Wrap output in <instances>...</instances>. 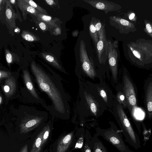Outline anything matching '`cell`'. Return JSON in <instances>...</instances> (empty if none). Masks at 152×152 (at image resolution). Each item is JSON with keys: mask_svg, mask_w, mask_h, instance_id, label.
<instances>
[{"mask_svg": "<svg viewBox=\"0 0 152 152\" xmlns=\"http://www.w3.org/2000/svg\"><path fill=\"white\" fill-rule=\"evenodd\" d=\"M21 76L24 83L23 87H20L19 96L24 101L28 102L39 104L47 111L48 105L41 98L37 89L33 77L28 69L23 68L21 69Z\"/></svg>", "mask_w": 152, "mask_h": 152, "instance_id": "cell-5", "label": "cell"}, {"mask_svg": "<svg viewBox=\"0 0 152 152\" xmlns=\"http://www.w3.org/2000/svg\"><path fill=\"white\" fill-rule=\"evenodd\" d=\"M145 104L149 118L152 117V80L146 84L145 93Z\"/></svg>", "mask_w": 152, "mask_h": 152, "instance_id": "cell-17", "label": "cell"}, {"mask_svg": "<svg viewBox=\"0 0 152 152\" xmlns=\"http://www.w3.org/2000/svg\"><path fill=\"white\" fill-rule=\"evenodd\" d=\"M36 16L38 17L41 20L47 23H50L52 21V17L51 16L41 13L37 14Z\"/></svg>", "mask_w": 152, "mask_h": 152, "instance_id": "cell-31", "label": "cell"}, {"mask_svg": "<svg viewBox=\"0 0 152 152\" xmlns=\"http://www.w3.org/2000/svg\"><path fill=\"white\" fill-rule=\"evenodd\" d=\"M99 39L96 47L98 58L100 64H105L108 56V40L106 34L104 25L99 34Z\"/></svg>", "mask_w": 152, "mask_h": 152, "instance_id": "cell-12", "label": "cell"}, {"mask_svg": "<svg viewBox=\"0 0 152 152\" xmlns=\"http://www.w3.org/2000/svg\"><path fill=\"white\" fill-rule=\"evenodd\" d=\"M6 8L5 15L6 20L11 28L15 27V20L17 15L12 6L8 0H5Z\"/></svg>", "mask_w": 152, "mask_h": 152, "instance_id": "cell-18", "label": "cell"}, {"mask_svg": "<svg viewBox=\"0 0 152 152\" xmlns=\"http://www.w3.org/2000/svg\"><path fill=\"white\" fill-rule=\"evenodd\" d=\"M40 28L43 31H45L46 29V24L43 22H40L39 24Z\"/></svg>", "mask_w": 152, "mask_h": 152, "instance_id": "cell-34", "label": "cell"}, {"mask_svg": "<svg viewBox=\"0 0 152 152\" xmlns=\"http://www.w3.org/2000/svg\"><path fill=\"white\" fill-rule=\"evenodd\" d=\"M20 31V29H19V28H18V27H17V28H16V29H15V32H18V33H19H19L20 31Z\"/></svg>", "mask_w": 152, "mask_h": 152, "instance_id": "cell-40", "label": "cell"}, {"mask_svg": "<svg viewBox=\"0 0 152 152\" xmlns=\"http://www.w3.org/2000/svg\"><path fill=\"white\" fill-rule=\"evenodd\" d=\"M44 152H48L47 150H45Z\"/></svg>", "mask_w": 152, "mask_h": 152, "instance_id": "cell-41", "label": "cell"}, {"mask_svg": "<svg viewBox=\"0 0 152 152\" xmlns=\"http://www.w3.org/2000/svg\"><path fill=\"white\" fill-rule=\"evenodd\" d=\"M98 93L105 102L107 108H111L113 105L115 95L103 79L99 83H94Z\"/></svg>", "mask_w": 152, "mask_h": 152, "instance_id": "cell-14", "label": "cell"}, {"mask_svg": "<svg viewBox=\"0 0 152 152\" xmlns=\"http://www.w3.org/2000/svg\"><path fill=\"white\" fill-rule=\"evenodd\" d=\"M85 45L84 42L81 40L79 47L81 69L76 74L79 80H83V78L88 77L94 80L96 78H99V76L95 69L94 63L88 58Z\"/></svg>", "mask_w": 152, "mask_h": 152, "instance_id": "cell-7", "label": "cell"}, {"mask_svg": "<svg viewBox=\"0 0 152 152\" xmlns=\"http://www.w3.org/2000/svg\"><path fill=\"white\" fill-rule=\"evenodd\" d=\"M107 58L112 73L113 82L116 83L118 81V53L115 45L109 40Z\"/></svg>", "mask_w": 152, "mask_h": 152, "instance_id": "cell-13", "label": "cell"}, {"mask_svg": "<svg viewBox=\"0 0 152 152\" xmlns=\"http://www.w3.org/2000/svg\"><path fill=\"white\" fill-rule=\"evenodd\" d=\"M13 72L8 70L1 69L0 70V80L9 77L11 76Z\"/></svg>", "mask_w": 152, "mask_h": 152, "instance_id": "cell-30", "label": "cell"}, {"mask_svg": "<svg viewBox=\"0 0 152 152\" xmlns=\"http://www.w3.org/2000/svg\"><path fill=\"white\" fill-rule=\"evenodd\" d=\"M92 137L90 132L86 129L85 142L80 150L82 152H93L91 146Z\"/></svg>", "mask_w": 152, "mask_h": 152, "instance_id": "cell-25", "label": "cell"}, {"mask_svg": "<svg viewBox=\"0 0 152 152\" xmlns=\"http://www.w3.org/2000/svg\"><path fill=\"white\" fill-rule=\"evenodd\" d=\"M76 130L65 133L61 136L57 143L56 152H71L74 150Z\"/></svg>", "mask_w": 152, "mask_h": 152, "instance_id": "cell-11", "label": "cell"}, {"mask_svg": "<svg viewBox=\"0 0 152 152\" xmlns=\"http://www.w3.org/2000/svg\"><path fill=\"white\" fill-rule=\"evenodd\" d=\"M89 31L91 38H92L96 47L99 41V37L95 27L94 21H91L89 26Z\"/></svg>", "mask_w": 152, "mask_h": 152, "instance_id": "cell-26", "label": "cell"}, {"mask_svg": "<svg viewBox=\"0 0 152 152\" xmlns=\"http://www.w3.org/2000/svg\"><path fill=\"white\" fill-rule=\"evenodd\" d=\"M91 146L93 152H108L103 142L96 134L92 137Z\"/></svg>", "mask_w": 152, "mask_h": 152, "instance_id": "cell-19", "label": "cell"}, {"mask_svg": "<svg viewBox=\"0 0 152 152\" xmlns=\"http://www.w3.org/2000/svg\"><path fill=\"white\" fill-rule=\"evenodd\" d=\"M117 91L116 97L118 103L121 105L124 108L127 107V104L125 95L123 92L122 86H117L115 88Z\"/></svg>", "mask_w": 152, "mask_h": 152, "instance_id": "cell-24", "label": "cell"}, {"mask_svg": "<svg viewBox=\"0 0 152 152\" xmlns=\"http://www.w3.org/2000/svg\"><path fill=\"white\" fill-rule=\"evenodd\" d=\"M122 86L127 101V107L131 114L134 117L135 110L137 108L135 90L129 75L125 72L123 74Z\"/></svg>", "mask_w": 152, "mask_h": 152, "instance_id": "cell-9", "label": "cell"}, {"mask_svg": "<svg viewBox=\"0 0 152 152\" xmlns=\"http://www.w3.org/2000/svg\"><path fill=\"white\" fill-rule=\"evenodd\" d=\"M19 75V71L14 72L9 77L0 80L6 105L10 100L19 97L18 79Z\"/></svg>", "mask_w": 152, "mask_h": 152, "instance_id": "cell-8", "label": "cell"}, {"mask_svg": "<svg viewBox=\"0 0 152 152\" xmlns=\"http://www.w3.org/2000/svg\"><path fill=\"white\" fill-rule=\"evenodd\" d=\"M20 121L21 133H27L42 124L48 118L47 112L28 105H21L15 112Z\"/></svg>", "mask_w": 152, "mask_h": 152, "instance_id": "cell-3", "label": "cell"}, {"mask_svg": "<svg viewBox=\"0 0 152 152\" xmlns=\"http://www.w3.org/2000/svg\"><path fill=\"white\" fill-rule=\"evenodd\" d=\"M30 69L34 83L51 102L48 111L53 118L68 119L70 108L61 77L51 69L48 68L47 71L34 61L31 63Z\"/></svg>", "mask_w": 152, "mask_h": 152, "instance_id": "cell-1", "label": "cell"}, {"mask_svg": "<svg viewBox=\"0 0 152 152\" xmlns=\"http://www.w3.org/2000/svg\"><path fill=\"white\" fill-rule=\"evenodd\" d=\"M44 132V127L36 137L30 152H41L43 149L42 138Z\"/></svg>", "mask_w": 152, "mask_h": 152, "instance_id": "cell-22", "label": "cell"}, {"mask_svg": "<svg viewBox=\"0 0 152 152\" xmlns=\"http://www.w3.org/2000/svg\"><path fill=\"white\" fill-rule=\"evenodd\" d=\"M94 8L104 11L105 13L116 11L121 8V6L115 3L104 0H84Z\"/></svg>", "mask_w": 152, "mask_h": 152, "instance_id": "cell-16", "label": "cell"}, {"mask_svg": "<svg viewBox=\"0 0 152 152\" xmlns=\"http://www.w3.org/2000/svg\"><path fill=\"white\" fill-rule=\"evenodd\" d=\"M8 1L10 3L13 4H15V1H16L15 0H10Z\"/></svg>", "mask_w": 152, "mask_h": 152, "instance_id": "cell-39", "label": "cell"}, {"mask_svg": "<svg viewBox=\"0 0 152 152\" xmlns=\"http://www.w3.org/2000/svg\"><path fill=\"white\" fill-rule=\"evenodd\" d=\"M118 124L126 142L135 149L141 147L139 137L133 128L122 106L117 101L115 95L114 102L110 109Z\"/></svg>", "mask_w": 152, "mask_h": 152, "instance_id": "cell-4", "label": "cell"}, {"mask_svg": "<svg viewBox=\"0 0 152 152\" xmlns=\"http://www.w3.org/2000/svg\"><path fill=\"white\" fill-rule=\"evenodd\" d=\"M42 56L45 59L56 69L64 73L68 74L57 60L53 56L45 53H43Z\"/></svg>", "mask_w": 152, "mask_h": 152, "instance_id": "cell-23", "label": "cell"}, {"mask_svg": "<svg viewBox=\"0 0 152 152\" xmlns=\"http://www.w3.org/2000/svg\"><path fill=\"white\" fill-rule=\"evenodd\" d=\"M19 152H28V146L26 145L22 147Z\"/></svg>", "mask_w": 152, "mask_h": 152, "instance_id": "cell-35", "label": "cell"}, {"mask_svg": "<svg viewBox=\"0 0 152 152\" xmlns=\"http://www.w3.org/2000/svg\"><path fill=\"white\" fill-rule=\"evenodd\" d=\"M129 47L134 56L142 64L152 61V45L150 43L133 42Z\"/></svg>", "mask_w": 152, "mask_h": 152, "instance_id": "cell-10", "label": "cell"}, {"mask_svg": "<svg viewBox=\"0 0 152 152\" xmlns=\"http://www.w3.org/2000/svg\"><path fill=\"white\" fill-rule=\"evenodd\" d=\"M4 99V98L3 95L2 94L1 91H0V105H1L3 103Z\"/></svg>", "mask_w": 152, "mask_h": 152, "instance_id": "cell-36", "label": "cell"}, {"mask_svg": "<svg viewBox=\"0 0 152 152\" xmlns=\"http://www.w3.org/2000/svg\"><path fill=\"white\" fill-rule=\"evenodd\" d=\"M85 131L83 128H79L76 130V141L74 150H81L85 141Z\"/></svg>", "mask_w": 152, "mask_h": 152, "instance_id": "cell-21", "label": "cell"}, {"mask_svg": "<svg viewBox=\"0 0 152 152\" xmlns=\"http://www.w3.org/2000/svg\"><path fill=\"white\" fill-rule=\"evenodd\" d=\"M109 18L111 25L118 29L122 34H128L136 31L134 24L125 19L115 16H110Z\"/></svg>", "mask_w": 152, "mask_h": 152, "instance_id": "cell-15", "label": "cell"}, {"mask_svg": "<svg viewBox=\"0 0 152 152\" xmlns=\"http://www.w3.org/2000/svg\"><path fill=\"white\" fill-rule=\"evenodd\" d=\"M94 20L95 27L99 35L104 25L102 24L101 22L98 19H97V20H96V19H94Z\"/></svg>", "mask_w": 152, "mask_h": 152, "instance_id": "cell-32", "label": "cell"}, {"mask_svg": "<svg viewBox=\"0 0 152 152\" xmlns=\"http://www.w3.org/2000/svg\"><path fill=\"white\" fill-rule=\"evenodd\" d=\"M5 56L8 65L10 66V64L13 61L12 56L10 52L7 49L5 50Z\"/></svg>", "mask_w": 152, "mask_h": 152, "instance_id": "cell-33", "label": "cell"}, {"mask_svg": "<svg viewBox=\"0 0 152 152\" xmlns=\"http://www.w3.org/2000/svg\"><path fill=\"white\" fill-rule=\"evenodd\" d=\"M145 28L144 31L152 38V23L150 21L147 20H144Z\"/></svg>", "mask_w": 152, "mask_h": 152, "instance_id": "cell-29", "label": "cell"}, {"mask_svg": "<svg viewBox=\"0 0 152 152\" xmlns=\"http://www.w3.org/2000/svg\"><path fill=\"white\" fill-rule=\"evenodd\" d=\"M26 3L31 6L41 13L44 15H47V13L46 11L42 8V7L39 6L35 2L31 0H24Z\"/></svg>", "mask_w": 152, "mask_h": 152, "instance_id": "cell-28", "label": "cell"}, {"mask_svg": "<svg viewBox=\"0 0 152 152\" xmlns=\"http://www.w3.org/2000/svg\"><path fill=\"white\" fill-rule=\"evenodd\" d=\"M135 16V14L134 13H132L129 15V18L130 20H132L134 18Z\"/></svg>", "mask_w": 152, "mask_h": 152, "instance_id": "cell-38", "label": "cell"}, {"mask_svg": "<svg viewBox=\"0 0 152 152\" xmlns=\"http://www.w3.org/2000/svg\"><path fill=\"white\" fill-rule=\"evenodd\" d=\"M78 82L79 100L76 107L77 113L86 117L101 116L107 108L98 93L94 83L88 80H79Z\"/></svg>", "mask_w": 152, "mask_h": 152, "instance_id": "cell-2", "label": "cell"}, {"mask_svg": "<svg viewBox=\"0 0 152 152\" xmlns=\"http://www.w3.org/2000/svg\"><path fill=\"white\" fill-rule=\"evenodd\" d=\"M21 36L24 39L29 42L38 41L39 39L32 33L26 31H23Z\"/></svg>", "mask_w": 152, "mask_h": 152, "instance_id": "cell-27", "label": "cell"}, {"mask_svg": "<svg viewBox=\"0 0 152 152\" xmlns=\"http://www.w3.org/2000/svg\"><path fill=\"white\" fill-rule=\"evenodd\" d=\"M109 128L102 129L99 127L96 129V134L100 136L111 143L120 152H133L124 142L121 131L118 129L113 122L110 121Z\"/></svg>", "mask_w": 152, "mask_h": 152, "instance_id": "cell-6", "label": "cell"}, {"mask_svg": "<svg viewBox=\"0 0 152 152\" xmlns=\"http://www.w3.org/2000/svg\"><path fill=\"white\" fill-rule=\"evenodd\" d=\"M45 1L50 5H52L54 3V1L53 0H46Z\"/></svg>", "mask_w": 152, "mask_h": 152, "instance_id": "cell-37", "label": "cell"}, {"mask_svg": "<svg viewBox=\"0 0 152 152\" xmlns=\"http://www.w3.org/2000/svg\"><path fill=\"white\" fill-rule=\"evenodd\" d=\"M17 1L18 6L22 12L23 18L24 17L26 18L25 12L26 11L34 14L35 16H36L37 14L40 13L35 8L26 3L24 0H18Z\"/></svg>", "mask_w": 152, "mask_h": 152, "instance_id": "cell-20", "label": "cell"}]
</instances>
